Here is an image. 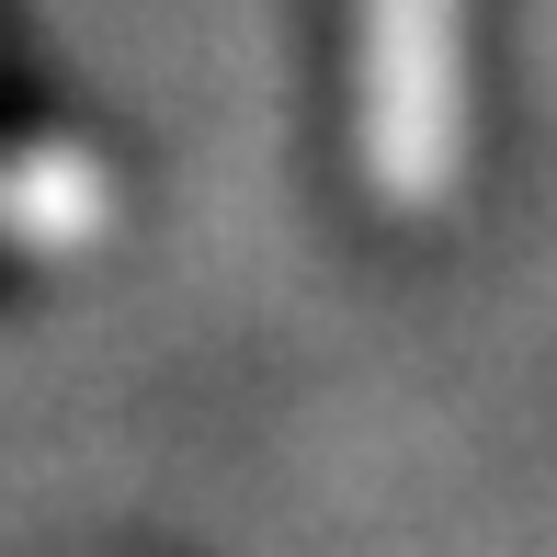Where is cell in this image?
I'll return each instance as SVG.
<instances>
[{
  "label": "cell",
  "mask_w": 557,
  "mask_h": 557,
  "mask_svg": "<svg viewBox=\"0 0 557 557\" xmlns=\"http://www.w3.org/2000/svg\"><path fill=\"white\" fill-rule=\"evenodd\" d=\"M352 148L398 216H433L467 171V0H352Z\"/></svg>",
  "instance_id": "obj_1"
},
{
  "label": "cell",
  "mask_w": 557,
  "mask_h": 557,
  "mask_svg": "<svg viewBox=\"0 0 557 557\" xmlns=\"http://www.w3.org/2000/svg\"><path fill=\"white\" fill-rule=\"evenodd\" d=\"M114 216V183L91 148H12L0 160V239L12 250H81L103 239Z\"/></svg>",
  "instance_id": "obj_2"
}]
</instances>
